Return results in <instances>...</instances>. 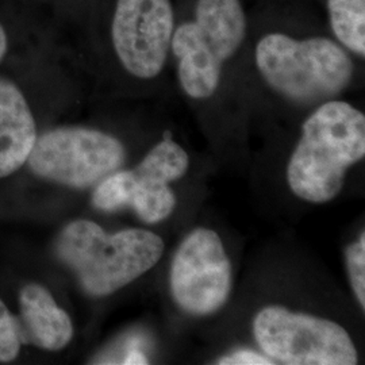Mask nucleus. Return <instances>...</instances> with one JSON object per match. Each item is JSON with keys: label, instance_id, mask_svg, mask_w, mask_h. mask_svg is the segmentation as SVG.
<instances>
[{"label": "nucleus", "instance_id": "f257e3e1", "mask_svg": "<svg viewBox=\"0 0 365 365\" xmlns=\"http://www.w3.org/2000/svg\"><path fill=\"white\" fill-rule=\"evenodd\" d=\"M364 155V114L346 102H327L303 123L288 164V184L302 199L325 203L336 197L346 170Z\"/></svg>", "mask_w": 365, "mask_h": 365}, {"label": "nucleus", "instance_id": "f03ea898", "mask_svg": "<svg viewBox=\"0 0 365 365\" xmlns=\"http://www.w3.org/2000/svg\"><path fill=\"white\" fill-rule=\"evenodd\" d=\"M164 242L143 229L107 235L95 222L68 223L56 240V255L78 276L91 297L114 294L153 268L161 259Z\"/></svg>", "mask_w": 365, "mask_h": 365}, {"label": "nucleus", "instance_id": "7ed1b4c3", "mask_svg": "<svg viewBox=\"0 0 365 365\" xmlns=\"http://www.w3.org/2000/svg\"><path fill=\"white\" fill-rule=\"evenodd\" d=\"M261 76L277 92L312 103L344 91L353 75L352 60L334 41L291 38L271 33L256 48Z\"/></svg>", "mask_w": 365, "mask_h": 365}, {"label": "nucleus", "instance_id": "20e7f679", "mask_svg": "<svg viewBox=\"0 0 365 365\" xmlns=\"http://www.w3.org/2000/svg\"><path fill=\"white\" fill-rule=\"evenodd\" d=\"M245 29L240 0H197L195 19L178 27L170 41L187 95L206 99L215 92L222 66L241 46Z\"/></svg>", "mask_w": 365, "mask_h": 365}, {"label": "nucleus", "instance_id": "39448f33", "mask_svg": "<svg viewBox=\"0 0 365 365\" xmlns=\"http://www.w3.org/2000/svg\"><path fill=\"white\" fill-rule=\"evenodd\" d=\"M253 331L267 357L282 364H357L352 339L329 319L271 306L256 315Z\"/></svg>", "mask_w": 365, "mask_h": 365}, {"label": "nucleus", "instance_id": "423d86ee", "mask_svg": "<svg viewBox=\"0 0 365 365\" xmlns=\"http://www.w3.org/2000/svg\"><path fill=\"white\" fill-rule=\"evenodd\" d=\"M125 156V148L115 137L88 128L66 126L37 137L26 164L41 179L87 188L117 172Z\"/></svg>", "mask_w": 365, "mask_h": 365}, {"label": "nucleus", "instance_id": "0eeeda50", "mask_svg": "<svg viewBox=\"0 0 365 365\" xmlns=\"http://www.w3.org/2000/svg\"><path fill=\"white\" fill-rule=\"evenodd\" d=\"M188 155L170 134L157 144L133 170L114 172L92 194V205L102 211L131 207L146 223L165 220L176 206L170 182L188 170Z\"/></svg>", "mask_w": 365, "mask_h": 365}, {"label": "nucleus", "instance_id": "6e6552de", "mask_svg": "<svg viewBox=\"0 0 365 365\" xmlns=\"http://www.w3.org/2000/svg\"><path fill=\"white\" fill-rule=\"evenodd\" d=\"M173 299L192 315L215 313L232 291V265L215 232L199 227L185 237L170 268Z\"/></svg>", "mask_w": 365, "mask_h": 365}, {"label": "nucleus", "instance_id": "1a4fd4ad", "mask_svg": "<svg viewBox=\"0 0 365 365\" xmlns=\"http://www.w3.org/2000/svg\"><path fill=\"white\" fill-rule=\"evenodd\" d=\"M170 0H118L111 37L119 61L133 76L156 78L173 36Z\"/></svg>", "mask_w": 365, "mask_h": 365}, {"label": "nucleus", "instance_id": "9d476101", "mask_svg": "<svg viewBox=\"0 0 365 365\" xmlns=\"http://www.w3.org/2000/svg\"><path fill=\"white\" fill-rule=\"evenodd\" d=\"M16 321L22 345L56 352L64 349L73 337L68 313L46 288L37 283H29L21 289Z\"/></svg>", "mask_w": 365, "mask_h": 365}, {"label": "nucleus", "instance_id": "9b49d317", "mask_svg": "<svg viewBox=\"0 0 365 365\" xmlns=\"http://www.w3.org/2000/svg\"><path fill=\"white\" fill-rule=\"evenodd\" d=\"M37 137L25 95L11 80L0 78V178L13 175L26 164Z\"/></svg>", "mask_w": 365, "mask_h": 365}, {"label": "nucleus", "instance_id": "f8f14e48", "mask_svg": "<svg viewBox=\"0 0 365 365\" xmlns=\"http://www.w3.org/2000/svg\"><path fill=\"white\" fill-rule=\"evenodd\" d=\"M330 25L342 45L365 54V0H327Z\"/></svg>", "mask_w": 365, "mask_h": 365}, {"label": "nucleus", "instance_id": "ddd939ff", "mask_svg": "<svg viewBox=\"0 0 365 365\" xmlns=\"http://www.w3.org/2000/svg\"><path fill=\"white\" fill-rule=\"evenodd\" d=\"M22 342L16 315L0 300V363H11L21 352Z\"/></svg>", "mask_w": 365, "mask_h": 365}, {"label": "nucleus", "instance_id": "4468645a", "mask_svg": "<svg viewBox=\"0 0 365 365\" xmlns=\"http://www.w3.org/2000/svg\"><path fill=\"white\" fill-rule=\"evenodd\" d=\"M346 264L351 276L353 291L357 300L365 309V233L346 249Z\"/></svg>", "mask_w": 365, "mask_h": 365}, {"label": "nucleus", "instance_id": "2eb2a0df", "mask_svg": "<svg viewBox=\"0 0 365 365\" xmlns=\"http://www.w3.org/2000/svg\"><path fill=\"white\" fill-rule=\"evenodd\" d=\"M217 364L221 365H271L274 364L269 357L253 352V351H237L233 354L221 357Z\"/></svg>", "mask_w": 365, "mask_h": 365}, {"label": "nucleus", "instance_id": "dca6fc26", "mask_svg": "<svg viewBox=\"0 0 365 365\" xmlns=\"http://www.w3.org/2000/svg\"><path fill=\"white\" fill-rule=\"evenodd\" d=\"M148 363L149 361H148L146 354L143 352V349H140L135 345H133L128 349L126 356L123 359V364H148Z\"/></svg>", "mask_w": 365, "mask_h": 365}, {"label": "nucleus", "instance_id": "f3484780", "mask_svg": "<svg viewBox=\"0 0 365 365\" xmlns=\"http://www.w3.org/2000/svg\"><path fill=\"white\" fill-rule=\"evenodd\" d=\"M7 49H9V38H7L4 27L1 26V24H0V63L4 58Z\"/></svg>", "mask_w": 365, "mask_h": 365}]
</instances>
